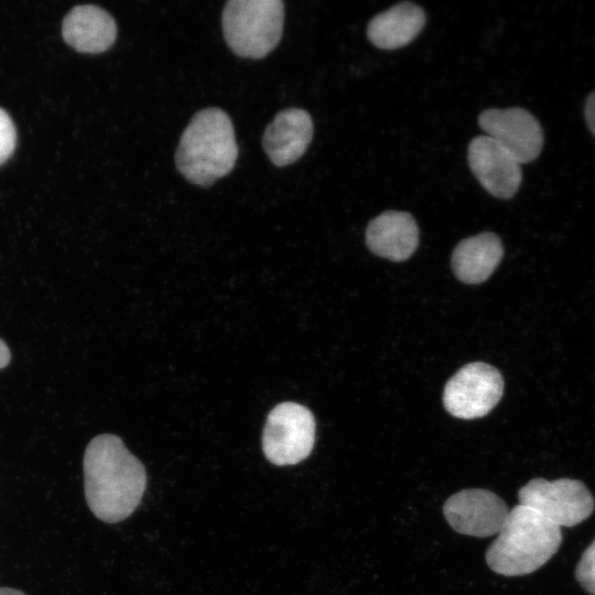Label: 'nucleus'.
Masks as SVG:
<instances>
[{"instance_id":"11","label":"nucleus","mask_w":595,"mask_h":595,"mask_svg":"<svg viewBox=\"0 0 595 595\" xmlns=\"http://www.w3.org/2000/svg\"><path fill=\"white\" fill-rule=\"evenodd\" d=\"M313 130V120L307 111L284 109L264 129L262 148L275 166L292 164L305 153Z\"/></svg>"},{"instance_id":"2","label":"nucleus","mask_w":595,"mask_h":595,"mask_svg":"<svg viewBox=\"0 0 595 595\" xmlns=\"http://www.w3.org/2000/svg\"><path fill=\"white\" fill-rule=\"evenodd\" d=\"M237 158L232 122L224 110L212 107L192 117L176 148L175 165L190 183L207 187L231 172Z\"/></svg>"},{"instance_id":"17","label":"nucleus","mask_w":595,"mask_h":595,"mask_svg":"<svg viewBox=\"0 0 595 595\" xmlns=\"http://www.w3.org/2000/svg\"><path fill=\"white\" fill-rule=\"evenodd\" d=\"M17 145V131L10 116L0 108V165L13 153Z\"/></svg>"},{"instance_id":"13","label":"nucleus","mask_w":595,"mask_h":595,"mask_svg":"<svg viewBox=\"0 0 595 595\" xmlns=\"http://www.w3.org/2000/svg\"><path fill=\"white\" fill-rule=\"evenodd\" d=\"M62 33L66 43L76 51L97 54L112 46L117 37V25L106 10L84 4L67 13Z\"/></svg>"},{"instance_id":"9","label":"nucleus","mask_w":595,"mask_h":595,"mask_svg":"<svg viewBox=\"0 0 595 595\" xmlns=\"http://www.w3.org/2000/svg\"><path fill=\"white\" fill-rule=\"evenodd\" d=\"M443 513L456 532L485 538L499 533L509 508L493 491L470 488L452 495L443 506Z\"/></svg>"},{"instance_id":"5","label":"nucleus","mask_w":595,"mask_h":595,"mask_svg":"<svg viewBox=\"0 0 595 595\" xmlns=\"http://www.w3.org/2000/svg\"><path fill=\"white\" fill-rule=\"evenodd\" d=\"M315 419L302 404L283 402L268 414L262 450L274 465H294L305 459L315 443Z\"/></svg>"},{"instance_id":"14","label":"nucleus","mask_w":595,"mask_h":595,"mask_svg":"<svg viewBox=\"0 0 595 595\" xmlns=\"http://www.w3.org/2000/svg\"><path fill=\"white\" fill-rule=\"evenodd\" d=\"M424 24L423 9L404 1L375 15L368 23L367 36L378 48L396 50L412 42Z\"/></svg>"},{"instance_id":"1","label":"nucleus","mask_w":595,"mask_h":595,"mask_svg":"<svg viewBox=\"0 0 595 595\" xmlns=\"http://www.w3.org/2000/svg\"><path fill=\"white\" fill-rule=\"evenodd\" d=\"M85 497L91 512L107 523L128 518L147 486L142 463L113 434H100L84 455Z\"/></svg>"},{"instance_id":"19","label":"nucleus","mask_w":595,"mask_h":595,"mask_svg":"<svg viewBox=\"0 0 595 595\" xmlns=\"http://www.w3.org/2000/svg\"><path fill=\"white\" fill-rule=\"evenodd\" d=\"M10 358H11V355H10V350L8 346L2 339H0V369L9 365Z\"/></svg>"},{"instance_id":"15","label":"nucleus","mask_w":595,"mask_h":595,"mask_svg":"<svg viewBox=\"0 0 595 595\" xmlns=\"http://www.w3.org/2000/svg\"><path fill=\"white\" fill-rule=\"evenodd\" d=\"M502 255L500 238L486 231L459 241L452 253L451 264L458 280L477 284L490 277Z\"/></svg>"},{"instance_id":"6","label":"nucleus","mask_w":595,"mask_h":595,"mask_svg":"<svg viewBox=\"0 0 595 595\" xmlns=\"http://www.w3.org/2000/svg\"><path fill=\"white\" fill-rule=\"evenodd\" d=\"M519 504L527 506L558 527H573L594 510V498L580 480L533 478L519 490Z\"/></svg>"},{"instance_id":"20","label":"nucleus","mask_w":595,"mask_h":595,"mask_svg":"<svg viewBox=\"0 0 595 595\" xmlns=\"http://www.w3.org/2000/svg\"><path fill=\"white\" fill-rule=\"evenodd\" d=\"M0 595H25V594L15 588L0 587Z\"/></svg>"},{"instance_id":"10","label":"nucleus","mask_w":595,"mask_h":595,"mask_svg":"<svg viewBox=\"0 0 595 595\" xmlns=\"http://www.w3.org/2000/svg\"><path fill=\"white\" fill-rule=\"evenodd\" d=\"M467 160L473 174L490 195L509 199L518 192L521 164L488 136H478L469 142Z\"/></svg>"},{"instance_id":"7","label":"nucleus","mask_w":595,"mask_h":595,"mask_svg":"<svg viewBox=\"0 0 595 595\" xmlns=\"http://www.w3.org/2000/svg\"><path fill=\"white\" fill-rule=\"evenodd\" d=\"M504 393L500 372L485 363L461 368L445 385L443 403L453 416L470 420L486 415Z\"/></svg>"},{"instance_id":"16","label":"nucleus","mask_w":595,"mask_h":595,"mask_svg":"<svg viewBox=\"0 0 595 595\" xmlns=\"http://www.w3.org/2000/svg\"><path fill=\"white\" fill-rule=\"evenodd\" d=\"M581 586L591 595H595V539L583 552L575 570Z\"/></svg>"},{"instance_id":"4","label":"nucleus","mask_w":595,"mask_h":595,"mask_svg":"<svg viewBox=\"0 0 595 595\" xmlns=\"http://www.w3.org/2000/svg\"><path fill=\"white\" fill-rule=\"evenodd\" d=\"M284 22L281 0H230L221 25L228 47L245 58H262L279 44Z\"/></svg>"},{"instance_id":"18","label":"nucleus","mask_w":595,"mask_h":595,"mask_svg":"<svg viewBox=\"0 0 595 595\" xmlns=\"http://www.w3.org/2000/svg\"><path fill=\"white\" fill-rule=\"evenodd\" d=\"M584 116L589 131L595 137V90L586 98Z\"/></svg>"},{"instance_id":"8","label":"nucleus","mask_w":595,"mask_h":595,"mask_svg":"<svg viewBox=\"0 0 595 595\" xmlns=\"http://www.w3.org/2000/svg\"><path fill=\"white\" fill-rule=\"evenodd\" d=\"M478 125L520 164L534 161L542 151L543 129L523 108L486 109L480 112Z\"/></svg>"},{"instance_id":"3","label":"nucleus","mask_w":595,"mask_h":595,"mask_svg":"<svg viewBox=\"0 0 595 595\" xmlns=\"http://www.w3.org/2000/svg\"><path fill=\"white\" fill-rule=\"evenodd\" d=\"M562 542L561 528L533 509L517 505L486 552V562L505 576L530 574L545 564Z\"/></svg>"},{"instance_id":"12","label":"nucleus","mask_w":595,"mask_h":595,"mask_svg":"<svg viewBox=\"0 0 595 595\" xmlns=\"http://www.w3.org/2000/svg\"><path fill=\"white\" fill-rule=\"evenodd\" d=\"M366 245L379 257L404 261L419 245L418 224L407 212L386 210L368 224Z\"/></svg>"}]
</instances>
